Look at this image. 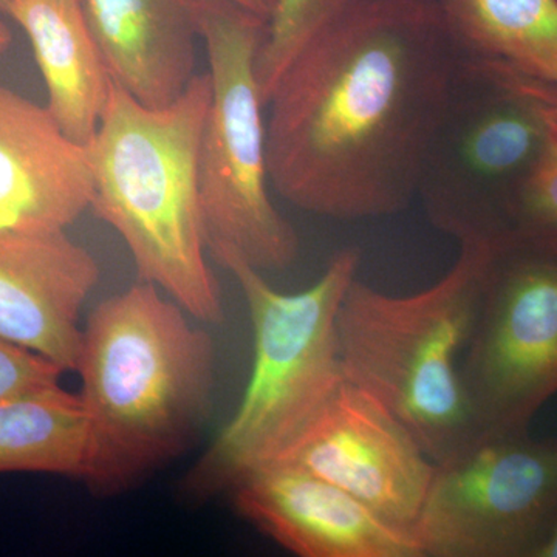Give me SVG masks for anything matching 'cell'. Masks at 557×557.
I'll use <instances>...</instances> for the list:
<instances>
[{"mask_svg": "<svg viewBox=\"0 0 557 557\" xmlns=\"http://www.w3.org/2000/svg\"><path fill=\"white\" fill-rule=\"evenodd\" d=\"M463 57L437 0H357L271 90V188L341 222L406 211Z\"/></svg>", "mask_w": 557, "mask_h": 557, "instance_id": "cell-1", "label": "cell"}, {"mask_svg": "<svg viewBox=\"0 0 557 557\" xmlns=\"http://www.w3.org/2000/svg\"><path fill=\"white\" fill-rule=\"evenodd\" d=\"M156 285L95 307L83 329L79 398L87 420L83 482L131 490L189 449L211 412L214 343Z\"/></svg>", "mask_w": 557, "mask_h": 557, "instance_id": "cell-2", "label": "cell"}, {"mask_svg": "<svg viewBox=\"0 0 557 557\" xmlns=\"http://www.w3.org/2000/svg\"><path fill=\"white\" fill-rule=\"evenodd\" d=\"M209 98L207 72L161 109L139 104L113 84L87 152L90 209L124 242L138 281L156 285L196 321L215 324L223 304L208 262L199 189Z\"/></svg>", "mask_w": 557, "mask_h": 557, "instance_id": "cell-3", "label": "cell"}, {"mask_svg": "<svg viewBox=\"0 0 557 557\" xmlns=\"http://www.w3.org/2000/svg\"><path fill=\"white\" fill-rule=\"evenodd\" d=\"M236 278L251 319L255 358L239 406L183 479L207 500L273 463L309 429L343 386L338 313L361 252L339 249L309 288L282 293L237 256L215 260Z\"/></svg>", "mask_w": 557, "mask_h": 557, "instance_id": "cell-4", "label": "cell"}, {"mask_svg": "<svg viewBox=\"0 0 557 557\" xmlns=\"http://www.w3.org/2000/svg\"><path fill=\"white\" fill-rule=\"evenodd\" d=\"M491 244H460L456 262L431 287L394 296L355 277L338 313L344 376L405 424L434 463L480 438L460 361Z\"/></svg>", "mask_w": 557, "mask_h": 557, "instance_id": "cell-5", "label": "cell"}, {"mask_svg": "<svg viewBox=\"0 0 557 557\" xmlns=\"http://www.w3.org/2000/svg\"><path fill=\"white\" fill-rule=\"evenodd\" d=\"M557 145V84L465 54L421 168L417 200L458 244H496Z\"/></svg>", "mask_w": 557, "mask_h": 557, "instance_id": "cell-6", "label": "cell"}, {"mask_svg": "<svg viewBox=\"0 0 557 557\" xmlns=\"http://www.w3.org/2000/svg\"><path fill=\"white\" fill-rule=\"evenodd\" d=\"M267 20L230 0H200L211 98L201 132L199 189L205 240L265 273L299 256L295 226L273 203L267 119L256 72Z\"/></svg>", "mask_w": 557, "mask_h": 557, "instance_id": "cell-7", "label": "cell"}, {"mask_svg": "<svg viewBox=\"0 0 557 557\" xmlns=\"http://www.w3.org/2000/svg\"><path fill=\"white\" fill-rule=\"evenodd\" d=\"M460 375L480 437L530 432L556 397V240L511 234L491 245Z\"/></svg>", "mask_w": 557, "mask_h": 557, "instance_id": "cell-8", "label": "cell"}, {"mask_svg": "<svg viewBox=\"0 0 557 557\" xmlns=\"http://www.w3.org/2000/svg\"><path fill=\"white\" fill-rule=\"evenodd\" d=\"M557 520V437L482 435L435 463L421 557H534Z\"/></svg>", "mask_w": 557, "mask_h": 557, "instance_id": "cell-9", "label": "cell"}, {"mask_svg": "<svg viewBox=\"0 0 557 557\" xmlns=\"http://www.w3.org/2000/svg\"><path fill=\"white\" fill-rule=\"evenodd\" d=\"M276 461L338 486L412 536L435 469L405 424L347 380Z\"/></svg>", "mask_w": 557, "mask_h": 557, "instance_id": "cell-10", "label": "cell"}, {"mask_svg": "<svg viewBox=\"0 0 557 557\" xmlns=\"http://www.w3.org/2000/svg\"><path fill=\"white\" fill-rule=\"evenodd\" d=\"M237 515L300 557H421L412 534L325 480L282 461L230 491Z\"/></svg>", "mask_w": 557, "mask_h": 557, "instance_id": "cell-11", "label": "cell"}, {"mask_svg": "<svg viewBox=\"0 0 557 557\" xmlns=\"http://www.w3.org/2000/svg\"><path fill=\"white\" fill-rule=\"evenodd\" d=\"M100 277L67 231L0 230V336L75 372L81 313Z\"/></svg>", "mask_w": 557, "mask_h": 557, "instance_id": "cell-12", "label": "cell"}, {"mask_svg": "<svg viewBox=\"0 0 557 557\" xmlns=\"http://www.w3.org/2000/svg\"><path fill=\"white\" fill-rule=\"evenodd\" d=\"M91 197L86 146L46 106L0 86V230L67 231Z\"/></svg>", "mask_w": 557, "mask_h": 557, "instance_id": "cell-13", "label": "cell"}, {"mask_svg": "<svg viewBox=\"0 0 557 557\" xmlns=\"http://www.w3.org/2000/svg\"><path fill=\"white\" fill-rule=\"evenodd\" d=\"M113 84L146 108L178 100L196 78L200 0H81Z\"/></svg>", "mask_w": 557, "mask_h": 557, "instance_id": "cell-14", "label": "cell"}, {"mask_svg": "<svg viewBox=\"0 0 557 557\" xmlns=\"http://www.w3.org/2000/svg\"><path fill=\"white\" fill-rule=\"evenodd\" d=\"M5 14L27 35L58 126L89 145L108 108L113 81L81 0H9Z\"/></svg>", "mask_w": 557, "mask_h": 557, "instance_id": "cell-15", "label": "cell"}, {"mask_svg": "<svg viewBox=\"0 0 557 557\" xmlns=\"http://www.w3.org/2000/svg\"><path fill=\"white\" fill-rule=\"evenodd\" d=\"M468 57L509 62L557 83V0H437Z\"/></svg>", "mask_w": 557, "mask_h": 557, "instance_id": "cell-16", "label": "cell"}, {"mask_svg": "<svg viewBox=\"0 0 557 557\" xmlns=\"http://www.w3.org/2000/svg\"><path fill=\"white\" fill-rule=\"evenodd\" d=\"M87 420L78 394L58 386L0 401V474L83 479Z\"/></svg>", "mask_w": 557, "mask_h": 557, "instance_id": "cell-17", "label": "cell"}, {"mask_svg": "<svg viewBox=\"0 0 557 557\" xmlns=\"http://www.w3.org/2000/svg\"><path fill=\"white\" fill-rule=\"evenodd\" d=\"M355 2L357 0H276L256 62L263 104L298 51Z\"/></svg>", "mask_w": 557, "mask_h": 557, "instance_id": "cell-18", "label": "cell"}, {"mask_svg": "<svg viewBox=\"0 0 557 557\" xmlns=\"http://www.w3.org/2000/svg\"><path fill=\"white\" fill-rule=\"evenodd\" d=\"M511 234L557 242V145L520 196L505 237Z\"/></svg>", "mask_w": 557, "mask_h": 557, "instance_id": "cell-19", "label": "cell"}, {"mask_svg": "<svg viewBox=\"0 0 557 557\" xmlns=\"http://www.w3.org/2000/svg\"><path fill=\"white\" fill-rule=\"evenodd\" d=\"M64 370L0 336V401L61 386Z\"/></svg>", "mask_w": 557, "mask_h": 557, "instance_id": "cell-20", "label": "cell"}, {"mask_svg": "<svg viewBox=\"0 0 557 557\" xmlns=\"http://www.w3.org/2000/svg\"><path fill=\"white\" fill-rule=\"evenodd\" d=\"M230 2L237 3V5L244 7L245 10L251 11V13L258 14V16L269 22L276 0H230Z\"/></svg>", "mask_w": 557, "mask_h": 557, "instance_id": "cell-21", "label": "cell"}, {"mask_svg": "<svg viewBox=\"0 0 557 557\" xmlns=\"http://www.w3.org/2000/svg\"><path fill=\"white\" fill-rule=\"evenodd\" d=\"M534 557H557V520L549 530L547 537L542 542L541 547L537 548Z\"/></svg>", "mask_w": 557, "mask_h": 557, "instance_id": "cell-22", "label": "cell"}, {"mask_svg": "<svg viewBox=\"0 0 557 557\" xmlns=\"http://www.w3.org/2000/svg\"><path fill=\"white\" fill-rule=\"evenodd\" d=\"M11 42H13V35H11L9 25L0 20V57L10 49Z\"/></svg>", "mask_w": 557, "mask_h": 557, "instance_id": "cell-23", "label": "cell"}, {"mask_svg": "<svg viewBox=\"0 0 557 557\" xmlns=\"http://www.w3.org/2000/svg\"><path fill=\"white\" fill-rule=\"evenodd\" d=\"M7 5H9V0H0V11H2V13H5Z\"/></svg>", "mask_w": 557, "mask_h": 557, "instance_id": "cell-24", "label": "cell"}, {"mask_svg": "<svg viewBox=\"0 0 557 557\" xmlns=\"http://www.w3.org/2000/svg\"><path fill=\"white\" fill-rule=\"evenodd\" d=\"M557 84V83H556Z\"/></svg>", "mask_w": 557, "mask_h": 557, "instance_id": "cell-25", "label": "cell"}]
</instances>
